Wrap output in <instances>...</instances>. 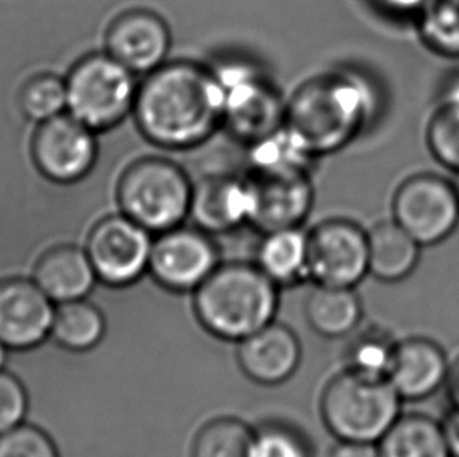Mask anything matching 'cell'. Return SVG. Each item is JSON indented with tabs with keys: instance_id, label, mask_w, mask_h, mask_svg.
<instances>
[{
	"instance_id": "1",
	"label": "cell",
	"mask_w": 459,
	"mask_h": 457,
	"mask_svg": "<svg viewBox=\"0 0 459 457\" xmlns=\"http://www.w3.org/2000/svg\"><path fill=\"white\" fill-rule=\"evenodd\" d=\"M134 116L155 146L186 151L223 125V91L213 69L198 63H165L140 83Z\"/></svg>"
},
{
	"instance_id": "2",
	"label": "cell",
	"mask_w": 459,
	"mask_h": 457,
	"mask_svg": "<svg viewBox=\"0 0 459 457\" xmlns=\"http://www.w3.org/2000/svg\"><path fill=\"white\" fill-rule=\"evenodd\" d=\"M375 112V88L364 77L329 73L310 79L295 91L286 106L284 125L316 157L345 148Z\"/></svg>"
},
{
	"instance_id": "3",
	"label": "cell",
	"mask_w": 459,
	"mask_h": 457,
	"mask_svg": "<svg viewBox=\"0 0 459 457\" xmlns=\"http://www.w3.org/2000/svg\"><path fill=\"white\" fill-rule=\"evenodd\" d=\"M280 290L255 263H220L193 291V310L209 334L238 343L276 320Z\"/></svg>"
},
{
	"instance_id": "4",
	"label": "cell",
	"mask_w": 459,
	"mask_h": 457,
	"mask_svg": "<svg viewBox=\"0 0 459 457\" xmlns=\"http://www.w3.org/2000/svg\"><path fill=\"white\" fill-rule=\"evenodd\" d=\"M402 402L387 379L343 370L325 385L320 415L337 440L378 444L402 415Z\"/></svg>"
},
{
	"instance_id": "5",
	"label": "cell",
	"mask_w": 459,
	"mask_h": 457,
	"mask_svg": "<svg viewBox=\"0 0 459 457\" xmlns=\"http://www.w3.org/2000/svg\"><path fill=\"white\" fill-rule=\"evenodd\" d=\"M193 184L186 171L161 157H144L126 168L117 186L119 211L157 235L190 218Z\"/></svg>"
},
{
	"instance_id": "6",
	"label": "cell",
	"mask_w": 459,
	"mask_h": 457,
	"mask_svg": "<svg viewBox=\"0 0 459 457\" xmlns=\"http://www.w3.org/2000/svg\"><path fill=\"white\" fill-rule=\"evenodd\" d=\"M66 82V112L98 132L117 127L134 113L138 85L135 74L107 52L83 56Z\"/></svg>"
},
{
	"instance_id": "7",
	"label": "cell",
	"mask_w": 459,
	"mask_h": 457,
	"mask_svg": "<svg viewBox=\"0 0 459 457\" xmlns=\"http://www.w3.org/2000/svg\"><path fill=\"white\" fill-rule=\"evenodd\" d=\"M215 75L223 91V125L232 135L253 144L284 125L286 106L253 66L228 63Z\"/></svg>"
},
{
	"instance_id": "8",
	"label": "cell",
	"mask_w": 459,
	"mask_h": 457,
	"mask_svg": "<svg viewBox=\"0 0 459 457\" xmlns=\"http://www.w3.org/2000/svg\"><path fill=\"white\" fill-rule=\"evenodd\" d=\"M392 215L420 246L439 245L459 224V198L454 182L435 173L412 174L395 190Z\"/></svg>"
},
{
	"instance_id": "9",
	"label": "cell",
	"mask_w": 459,
	"mask_h": 457,
	"mask_svg": "<svg viewBox=\"0 0 459 457\" xmlns=\"http://www.w3.org/2000/svg\"><path fill=\"white\" fill-rule=\"evenodd\" d=\"M152 243L150 230L119 213L94 224L85 251L100 282L112 289H126L150 270Z\"/></svg>"
},
{
	"instance_id": "10",
	"label": "cell",
	"mask_w": 459,
	"mask_h": 457,
	"mask_svg": "<svg viewBox=\"0 0 459 457\" xmlns=\"http://www.w3.org/2000/svg\"><path fill=\"white\" fill-rule=\"evenodd\" d=\"M368 274V232L334 218L307 232V279L316 285L356 289Z\"/></svg>"
},
{
	"instance_id": "11",
	"label": "cell",
	"mask_w": 459,
	"mask_h": 457,
	"mask_svg": "<svg viewBox=\"0 0 459 457\" xmlns=\"http://www.w3.org/2000/svg\"><path fill=\"white\" fill-rule=\"evenodd\" d=\"M220 263L212 235L182 224L155 235L148 272L165 290L193 293Z\"/></svg>"
},
{
	"instance_id": "12",
	"label": "cell",
	"mask_w": 459,
	"mask_h": 457,
	"mask_svg": "<svg viewBox=\"0 0 459 457\" xmlns=\"http://www.w3.org/2000/svg\"><path fill=\"white\" fill-rule=\"evenodd\" d=\"M31 160L46 179L75 184L91 173L98 159L96 132L68 112L38 124L31 138Z\"/></svg>"
},
{
	"instance_id": "13",
	"label": "cell",
	"mask_w": 459,
	"mask_h": 457,
	"mask_svg": "<svg viewBox=\"0 0 459 457\" xmlns=\"http://www.w3.org/2000/svg\"><path fill=\"white\" fill-rule=\"evenodd\" d=\"M248 185L249 217L264 234L299 228L314 203V186L305 171H251Z\"/></svg>"
},
{
	"instance_id": "14",
	"label": "cell",
	"mask_w": 459,
	"mask_h": 457,
	"mask_svg": "<svg viewBox=\"0 0 459 457\" xmlns=\"http://www.w3.org/2000/svg\"><path fill=\"white\" fill-rule=\"evenodd\" d=\"M56 304L33 279L0 280V343L27 351L50 339Z\"/></svg>"
},
{
	"instance_id": "15",
	"label": "cell",
	"mask_w": 459,
	"mask_h": 457,
	"mask_svg": "<svg viewBox=\"0 0 459 457\" xmlns=\"http://www.w3.org/2000/svg\"><path fill=\"white\" fill-rule=\"evenodd\" d=\"M171 31L167 21L151 10L121 13L107 29L106 52L134 74H150L167 63Z\"/></svg>"
},
{
	"instance_id": "16",
	"label": "cell",
	"mask_w": 459,
	"mask_h": 457,
	"mask_svg": "<svg viewBox=\"0 0 459 457\" xmlns=\"http://www.w3.org/2000/svg\"><path fill=\"white\" fill-rule=\"evenodd\" d=\"M303 358L299 335L276 320L237 343V364L249 381L281 385L297 373Z\"/></svg>"
},
{
	"instance_id": "17",
	"label": "cell",
	"mask_w": 459,
	"mask_h": 457,
	"mask_svg": "<svg viewBox=\"0 0 459 457\" xmlns=\"http://www.w3.org/2000/svg\"><path fill=\"white\" fill-rule=\"evenodd\" d=\"M448 375L450 365L441 346L412 337L397 343L387 381L403 401H422L447 384Z\"/></svg>"
},
{
	"instance_id": "18",
	"label": "cell",
	"mask_w": 459,
	"mask_h": 457,
	"mask_svg": "<svg viewBox=\"0 0 459 457\" xmlns=\"http://www.w3.org/2000/svg\"><path fill=\"white\" fill-rule=\"evenodd\" d=\"M249 194L247 179L218 174L193 185L190 218L207 234H224L248 223Z\"/></svg>"
},
{
	"instance_id": "19",
	"label": "cell",
	"mask_w": 459,
	"mask_h": 457,
	"mask_svg": "<svg viewBox=\"0 0 459 457\" xmlns=\"http://www.w3.org/2000/svg\"><path fill=\"white\" fill-rule=\"evenodd\" d=\"M33 280L56 304L83 299L98 284L85 247L60 245L38 259Z\"/></svg>"
},
{
	"instance_id": "20",
	"label": "cell",
	"mask_w": 459,
	"mask_h": 457,
	"mask_svg": "<svg viewBox=\"0 0 459 457\" xmlns=\"http://www.w3.org/2000/svg\"><path fill=\"white\" fill-rule=\"evenodd\" d=\"M309 328L328 341L353 334L362 320V304L354 289L314 284L305 303Z\"/></svg>"
},
{
	"instance_id": "21",
	"label": "cell",
	"mask_w": 459,
	"mask_h": 457,
	"mask_svg": "<svg viewBox=\"0 0 459 457\" xmlns=\"http://www.w3.org/2000/svg\"><path fill=\"white\" fill-rule=\"evenodd\" d=\"M420 251V243L394 220L378 223L368 230V274L400 282L416 270Z\"/></svg>"
},
{
	"instance_id": "22",
	"label": "cell",
	"mask_w": 459,
	"mask_h": 457,
	"mask_svg": "<svg viewBox=\"0 0 459 457\" xmlns=\"http://www.w3.org/2000/svg\"><path fill=\"white\" fill-rule=\"evenodd\" d=\"M255 265L280 289H290L307 279V232L301 228H280L264 234Z\"/></svg>"
},
{
	"instance_id": "23",
	"label": "cell",
	"mask_w": 459,
	"mask_h": 457,
	"mask_svg": "<svg viewBox=\"0 0 459 457\" xmlns=\"http://www.w3.org/2000/svg\"><path fill=\"white\" fill-rule=\"evenodd\" d=\"M377 445L379 457H452L441 423L422 414L400 415Z\"/></svg>"
},
{
	"instance_id": "24",
	"label": "cell",
	"mask_w": 459,
	"mask_h": 457,
	"mask_svg": "<svg viewBox=\"0 0 459 457\" xmlns=\"http://www.w3.org/2000/svg\"><path fill=\"white\" fill-rule=\"evenodd\" d=\"M107 320L104 312L88 297L56 304L50 339L71 352L91 351L104 341Z\"/></svg>"
},
{
	"instance_id": "25",
	"label": "cell",
	"mask_w": 459,
	"mask_h": 457,
	"mask_svg": "<svg viewBox=\"0 0 459 457\" xmlns=\"http://www.w3.org/2000/svg\"><path fill=\"white\" fill-rule=\"evenodd\" d=\"M416 22L419 39L429 52L459 60V0H427Z\"/></svg>"
},
{
	"instance_id": "26",
	"label": "cell",
	"mask_w": 459,
	"mask_h": 457,
	"mask_svg": "<svg viewBox=\"0 0 459 457\" xmlns=\"http://www.w3.org/2000/svg\"><path fill=\"white\" fill-rule=\"evenodd\" d=\"M397 343L383 329L354 331L343 349V370L367 377L387 379Z\"/></svg>"
},
{
	"instance_id": "27",
	"label": "cell",
	"mask_w": 459,
	"mask_h": 457,
	"mask_svg": "<svg viewBox=\"0 0 459 457\" xmlns=\"http://www.w3.org/2000/svg\"><path fill=\"white\" fill-rule=\"evenodd\" d=\"M253 434L236 417H218L207 421L195 435L192 457H253Z\"/></svg>"
},
{
	"instance_id": "28",
	"label": "cell",
	"mask_w": 459,
	"mask_h": 457,
	"mask_svg": "<svg viewBox=\"0 0 459 457\" xmlns=\"http://www.w3.org/2000/svg\"><path fill=\"white\" fill-rule=\"evenodd\" d=\"M310 154L299 136L282 125L273 134L251 144V171H305L310 167Z\"/></svg>"
},
{
	"instance_id": "29",
	"label": "cell",
	"mask_w": 459,
	"mask_h": 457,
	"mask_svg": "<svg viewBox=\"0 0 459 457\" xmlns=\"http://www.w3.org/2000/svg\"><path fill=\"white\" fill-rule=\"evenodd\" d=\"M66 82L52 73H39L24 82L18 94L21 112L41 124L66 112Z\"/></svg>"
},
{
	"instance_id": "30",
	"label": "cell",
	"mask_w": 459,
	"mask_h": 457,
	"mask_svg": "<svg viewBox=\"0 0 459 457\" xmlns=\"http://www.w3.org/2000/svg\"><path fill=\"white\" fill-rule=\"evenodd\" d=\"M309 437L289 421H262L253 434V457H312Z\"/></svg>"
},
{
	"instance_id": "31",
	"label": "cell",
	"mask_w": 459,
	"mask_h": 457,
	"mask_svg": "<svg viewBox=\"0 0 459 457\" xmlns=\"http://www.w3.org/2000/svg\"><path fill=\"white\" fill-rule=\"evenodd\" d=\"M429 154L441 167L459 173V107L439 104L425 132Z\"/></svg>"
},
{
	"instance_id": "32",
	"label": "cell",
	"mask_w": 459,
	"mask_h": 457,
	"mask_svg": "<svg viewBox=\"0 0 459 457\" xmlns=\"http://www.w3.org/2000/svg\"><path fill=\"white\" fill-rule=\"evenodd\" d=\"M0 457H60V453L44 429L22 423L0 434Z\"/></svg>"
},
{
	"instance_id": "33",
	"label": "cell",
	"mask_w": 459,
	"mask_h": 457,
	"mask_svg": "<svg viewBox=\"0 0 459 457\" xmlns=\"http://www.w3.org/2000/svg\"><path fill=\"white\" fill-rule=\"evenodd\" d=\"M29 395L24 384L10 371L0 370V434L24 423Z\"/></svg>"
},
{
	"instance_id": "34",
	"label": "cell",
	"mask_w": 459,
	"mask_h": 457,
	"mask_svg": "<svg viewBox=\"0 0 459 457\" xmlns=\"http://www.w3.org/2000/svg\"><path fill=\"white\" fill-rule=\"evenodd\" d=\"M326 457H379L378 445L368 442L337 440Z\"/></svg>"
},
{
	"instance_id": "35",
	"label": "cell",
	"mask_w": 459,
	"mask_h": 457,
	"mask_svg": "<svg viewBox=\"0 0 459 457\" xmlns=\"http://www.w3.org/2000/svg\"><path fill=\"white\" fill-rule=\"evenodd\" d=\"M427 0H373L381 12L395 18H414L422 10Z\"/></svg>"
},
{
	"instance_id": "36",
	"label": "cell",
	"mask_w": 459,
	"mask_h": 457,
	"mask_svg": "<svg viewBox=\"0 0 459 457\" xmlns=\"http://www.w3.org/2000/svg\"><path fill=\"white\" fill-rule=\"evenodd\" d=\"M442 429L447 439L452 457H459V412L450 409L446 418L441 421Z\"/></svg>"
},
{
	"instance_id": "37",
	"label": "cell",
	"mask_w": 459,
	"mask_h": 457,
	"mask_svg": "<svg viewBox=\"0 0 459 457\" xmlns=\"http://www.w3.org/2000/svg\"><path fill=\"white\" fill-rule=\"evenodd\" d=\"M439 104H450L459 107V71L447 77L441 88V100Z\"/></svg>"
},
{
	"instance_id": "38",
	"label": "cell",
	"mask_w": 459,
	"mask_h": 457,
	"mask_svg": "<svg viewBox=\"0 0 459 457\" xmlns=\"http://www.w3.org/2000/svg\"><path fill=\"white\" fill-rule=\"evenodd\" d=\"M447 384L450 401H452V408L450 409L459 412V360L455 364L454 368H450Z\"/></svg>"
},
{
	"instance_id": "39",
	"label": "cell",
	"mask_w": 459,
	"mask_h": 457,
	"mask_svg": "<svg viewBox=\"0 0 459 457\" xmlns=\"http://www.w3.org/2000/svg\"><path fill=\"white\" fill-rule=\"evenodd\" d=\"M8 348L4 343H0V370H4V365H5L6 358H8Z\"/></svg>"
},
{
	"instance_id": "40",
	"label": "cell",
	"mask_w": 459,
	"mask_h": 457,
	"mask_svg": "<svg viewBox=\"0 0 459 457\" xmlns=\"http://www.w3.org/2000/svg\"><path fill=\"white\" fill-rule=\"evenodd\" d=\"M454 185H455V188H456V193H458V198H459V173L455 174Z\"/></svg>"
}]
</instances>
